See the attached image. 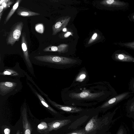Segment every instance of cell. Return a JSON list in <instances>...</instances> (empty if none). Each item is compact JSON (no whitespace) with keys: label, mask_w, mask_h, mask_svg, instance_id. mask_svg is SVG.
Wrapping results in <instances>:
<instances>
[{"label":"cell","mask_w":134,"mask_h":134,"mask_svg":"<svg viewBox=\"0 0 134 134\" xmlns=\"http://www.w3.org/2000/svg\"><path fill=\"white\" fill-rule=\"evenodd\" d=\"M21 42L23 59L27 69L33 76L35 77L33 65L30 59L26 35L24 32L22 33Z\"/></svg>","instance_id":"ba28073f"},{"label":"cell","mask_w":134,"mask_h":134,"mask_svg":"<svg viewBox=\"0 0 134 134\" xmlns=\"http://www.w3.org/2000/svg\"><path fill=\"white\" fill-rule=\"evenodd\" d=\"M62 134H91L87 133L83 128H78L72 130Z\"/></svg>","instance_id":"e0dca14e"},{"label":"cell","mask_w":134,"mask_h":134,"mask_svg":"<svg viewBox=\"0 0 134 134\" xmlns=\"http://www.w3.org/2000/svg\"><path fill=\"white\" fill-rule=\"evenodd\" d=\"M124 132L122 129H120L118 131L116 134H124Z\"/></svg>","instance_id":"d4e9b609"},{"label":"cell","mask_w":134,"mask_h":134,"mask_svg":"<svg viewBox=\"0 0 134 134\" xmlns=\"http://www.w3.org/2000/svg\"><path fill=\"white\" fill-rule=\"evenodd\" d=\"M21 1V0H17L16 1L12 8L5 17L4 22V24H6L15 12L16 11L19 6V4Z\"/></svg>","instance_id":"2e32d148"},{"label":"cell","mask_w":134,"mask_h":134,"mask_svg":"<svg viewBox=\"0 0 134 134\" xmlns=\"http://www.w3.org/2000/svg\"><path fill=\"white\" fill-rule=\"evenodd\" d=\"M68 45L66 44H61L55 46H49L44 49L43 51L44 52H57L59 53H63L68 51Z\"/></svg>","instance_id":"5bb4252c"},{"label":"cell","mask_w":134,"mask_h":134,"mask_svg":"<svg viewBox=\"0 0 134 134\" xmlns=\"http://www.w3.org/2000/svg\"><path fill=\"white\" fill-rule=\"evenodd\" d=\"M23 71L17 62L13 67L4 66L0 69V76L20 79L25 76Z\"/></svg>","instance_id":"8992f818"},{"label":"cell","mask_w":134,"mask_h":134,"mask_svg":"<svg viewBox=\"0 0 134 134\" xmlns=\"http://www.w3.org/2000/svg\"><path fill=\"white\" fill-rule=\"evenodd\" d=\"M43 96L46 99L48 102L62 113L68 114L71 115L76 114H78L82 112L85 109V108L81 107L58 104L51 100L49 97L48 95L45 93Z\"/></svg>","instance_id":"5b68a950"},{"label":"cell","mask_w":134,"mask_h":134,"mask_svg":"<svg viewBox=\"0 0 134 134\" xmlns=\"http://www.w3.org/2000/svg\"><path fill=\"white\" fill-rule=\"evenodd\" d=\"M71 34V33L70 32H67L64 35V37L65 38L67 37H69Z\"/></svg>","instance_id":"484cf974"},{"label":"cell","mask_w":134,"mask_h":134,"mask_svg":"<svg viewBox=\"0 0 134 134\" xmlns=\"http://www.w3.org/2000/svg\"><path fill=\"white\" fill-rule=\"evenodd\" d=\"M26 107V104L25 102L21 108L24 134H31V128L27 119Z\"/></svg>","instance_id":"4fadbf2b"},{"label":"cell","mask_w":134,"mask_h":134,"mask_svg":"<svg viewBox=\"0 0 134 134\" xmlns=\"http://www.w3.org/2000/svg\"><path fill=\"white\" fill-rule=\"evenodd\" d=\"M89 80V76L87 70L85 67L79 71L75 76L70 86H75L87 83Z\"/></svg>","instance_id":"8fae6325"},{"label":"cell","mask_w":134,"mask_h":134,"mask_svg":"<svg viewBox=\"0 0 134 134\" xmlns=\"http://www.w3.org/2000/svg\"><path fill=\"white\" fill-rule=\"evenodd\" d=\"M45 123L44 122H42L38 125V128L40 129H46V127H47V126H44Z\"/></svg>","instance_id":"ffe728a7"},{"label":"cell","mask_w":134,"mask_h":134,"mask_svg":"<svg viewBox=\"0 0 134 134\" xmlns=\"http://www.w3.org/2000/svg\"><path fill=\"white\" fill-rule=\"evenodd\" d=\"M130 87L131 89L134 92V79L131 81L130 84Z\"/></svg>","instance_id":"7402d4cb"},{"label":"cell","mask_w":134,"mask_h":134,"mask_svg":"<svg viewBox=\"0 0 134 134\" xmlns=\"http://www.w3.org/2000/svg\"><path fill=\"white\" fill-rule=\"evenodd\" d=\"M17 14L19 16L25 17L39 15L40 14L31 11L26 8L19 6L16 11Z\"/></svg>","instance_id":"9a60e30c"},{"label":"cell","mask_w":134,"mask_h":134,"mask_svg":"<svg viewBox=\"0 0 134 134\" xmlns=\"http://www.w3.org/2000/svg\"><path fill=\"white\" fill-rule=\"evenodd\" d=\"M63 31L64 32H65L66 31V29L65 28H64V29H63Z\"/></svg>","instance_id":"4316f807"},{"label":"cell","mask_w":134,"mask_h":134,"mask_svg":"<svg viewBox=\"0 0 134 134\" xmlns=\"http://www.w3.org/2000/svg\"><path fill=\"white\" fill-rule=\"evenodd\" d=\"M96 108L95 111L83 128L88 133L103 134L110 122V118L107 114L99 117V111Z\"/></svg>","instance_id":"3957f363"},{"label":"cell","mask_w":134,"mask_h":134,"mask_svg":"<svg viewBox=\"0 0 134 134\" xmlns=\"http://www.w3.org/2000/svg\"><path fill=\"white\" fill-rule=\"evenodd\" d=\"M130 92H126L120 94L113 97L110 98L96 108L99 112L104 113L120 102L128 98L130 96Z\"/></svg>","instance_id":"9c48e42d"},{"label":"cell","mask_w":134,"mask_h":134,"mask_svg":"<svg viewBox=\"0 0 134 134\" xmlns=\"http://www.w3.org/2000/svg\"><path fill=\"white\" fill-rule=\"evenodd\" d=\"M23 26L24 23L21 21L18 22L13 25L6 38L7 45L13 46L16 42L19 41Z\"/></svg>","instance_id":"52a82bcc"},{"label":"cell","mask_w":134,"mask_h":134,"mask_svg":"<svg viewBox=\"0 0 134 134\" xmlns=\"http://www.w3.org/2000/svg\"><path fill=\"white\" fill-rule=\"evenodd\" d=\"M16 134H20V131L19 130H18Z\"/></svg>","instance_id":"83f0119b"},{"label":"cell","mask_w":134,"mask_h":134,"mask_svg":"<svg viewBox=\"0 0 134 134\" xmlns=\"http://www.w3.org/2000/svg\"><path fill=\"white\" fill-rule=\"evenodd\" d=\"M118 58L119 60L121 61L130 62L129 59L125 58L124 56L122 54L119 55L118 56Z\"/></svg>","instance_id":"d6986e66"},{"label":"cell","mask_w":134,"mask_h":134,"mask_svg":"<svg viewBox=\"0 0 134 134\" xmlns=\"http://www.w3.org/2000/svg\"><path fill=\"white\" fill-rule=\"evenodd\" d=\"M105 83L99 82L63 89L61 92L65 105L74 107H93L111 98Z\"/></svg>","instance_id":"6da1fadb"},{"label":"cell","mask_w":134,"mask_h":134,"mask_svg":"<svg viewBox=\"0 0 134 134\" xmlns=\"http://www.w3.org/2000/svg\"><path fill=\"white\" fill-rule=\"evenodd\" d=\"M97 33H96L94 34L92 37L91 38L90 40L88 42V44H90L96 38L97 36Z\"/></svg>","instance_id":"44dd1931"},{"label":"cell","mask_w":134,"mask_h":134,"mask_svg":"<svg viewBox=\"0 0 134 134\" xmlns=\"http://www.w3.org/2000/svg\"><path fill=\"white\" fill-rule=\"evenodd\" d=\"M2 2L0 1V5H2L4 9L7 8L13 3L12 1L10 0H1Z\"/></svg>","instance_id":"ac0fdd59"},{"label":"cell","mask_w":134,"mask_h":134,"mask_svg":"<svg viewBox=\"0 0 134 134\" xmlns=\"http://www.w3.org/2000/svg\"><path fill=\"white\" fill-rule=\"evenodd\" d=\"M10 130L9 129L6 128L4 130V132L5 134H9Z\"/></svg>","instance_id":"cb8c5ba5"},{"label":"cell","mask_w":134,"mask_h":134,"mask_svg":"<svg viewBox=\"0 0 134 134\" xmlns=\"http://www.w3.org/2000/svg\"><path fill=\"white\" fill-rule=\"evenodd\" d=\"M30 59L32 63L36 65L63 70L75 68L81 63L75 58L51 54L36 55Z\"/></svg>","instance_id":"7a4b0ae2"},{"label":"cell","mask_w":134,"mask_h":134,"mask_svg":"<svg viewBox=\"0 0 134 134\" xmlns=\"http://www.w3.org/2000/svg\"></svg>","instance_id":"f1b7e54d"},{"label":"cell","mask_w":134,"mask_h":134,"mask_svg":"<svg viewBox=\"0 0 134 134\" xmlns=\"http://www.w3.org/2000/svg\"><path fill=\"white\" fill-rule=\"evenodd\" d=\"M69 16H63L58 19L52 27V34L55 35L64 28L70 19Z\"/></svg>","instance_id":"7c38bea8"},{"label":"cell","mask_w":134,"mask_h":134,"mask_svg":"<svg viewBox=\"0 0 134 134\" xmlns=\"http://www.w3.org/2000/svg\"><path fill=\"white\" fill-rule=\"evenodd\" d=\"M130 109L131 111H133L134 113V102L131 104Z\"/></svg>","instance_id":"603a6c76"},{"label":"cell","mask_w":134,"mask_h":134,"mask_svg":"<svg viewBox=\"0 0 134 134\" xmlns=\"http://www.w3.org/2000/svg\"><path fill=\"white\" fill-rule=\"evenodd\" d=\"M23 87L20 79L0 76V102H4L10 96L21 91Z\"/></svg>","instance_id":"277c9868"},{"label":"cell","mask_w":134,"mask_h":134,"mask_svg":"<svg viewBox=\"0 0 134 134\" xmlns=\"http://www.w3.org/2000/svg\"><path fill=\"white\" fill-rule=\"evenodd\" d=\"M26 83L30 90L37 98L39 102L42 106L58 117L64 116L52 108L40 93H39L32 85L26 79Z\"/></svg>","instance_id":"30bf717a"}]
</instances>
